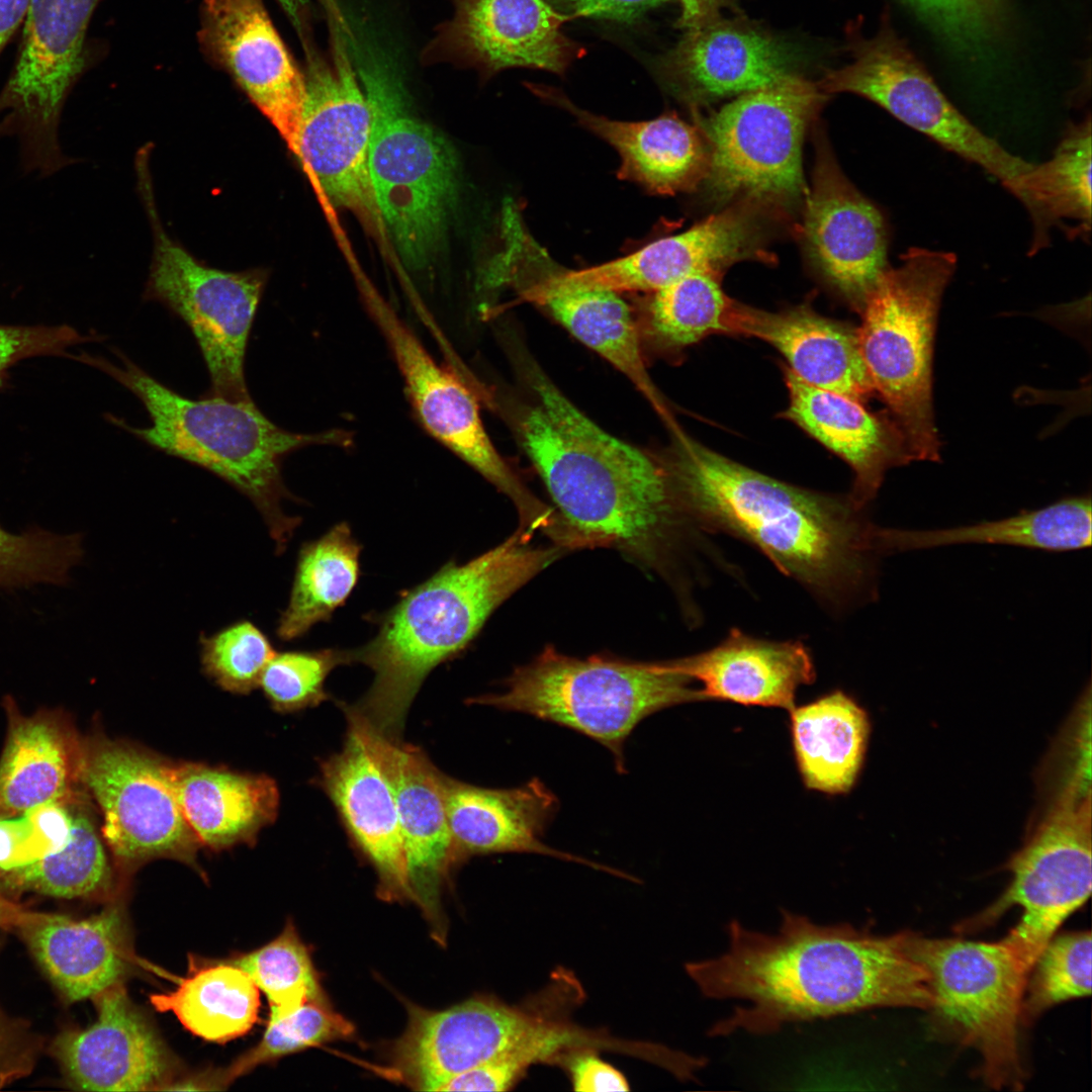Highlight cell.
I'll return each instance as SVG.
<instances>
[{
  "mask_svg": "<svg viewBox=\"0 0 1092 1092\" xmlns=\"http://www.w3.org/2000/svg\"><path fill=\"white\" fill-rule=\"evenodd\" d=\"M552 260L533 239H518L503 264L504 286L545 308L577 340L627 376L659 411L662 403L646 370L631 310L612 291L577 287L556 280Z\"/></svg>",
  "mask_w": 1092,
  "mask_h": 1092,
  "instance_id": "cell-21",
  "label": "cell"
},
{
  "mask_svg": "<svg viewBox=\"0 0 1092 1092\" xmlns=\"http://www.w3.org/2000/svg\"><path fill=\"white\" fill-rule=\"evenodd\" d=\"M318 784L336 807L351 841L374 868L379 895L387 900L412 898L391 786L353 723L348 722L341 751L322 762Z\"/></svg>",
  "mask_w": 1092,
  "mask_h": 1092,
  "instance_id": "cell-25",
  "label": "cell"
},
{
  "mask_svg": "<svg viewBox=\"0 0 1092 1092\" xmlns=\"http://www.w3.org/2000/svg\"><path fill=\"white\" fill-rule=\"evenodd\" d=\"M1 877L10 888L62 899L102 896L112 885L103 844L91 818L81 811L71 812L63 843Z\"/></svg>",
  "mask_w": 1092,
  "mask_h": 1092,
  "instance_id": "cell-41",
  "label": "cell"
},
{
  "mask_svg": "<svg viewBox=\"0 0 1092 1092\" xmlns=\"http://www.w3.org/2000/svg\"><path fill=\"white\" fill-rule=\"evenodd\" d=\"M443 789L447 821L460 860L476 854L532 852L620 874L542 841L558 800L538 779L518 788L487 789L444 775Z\"/></svg>",
  "mask_w": 1092,
  "mask_h": 1092,
  "instance_id": "cell-28",
  "label": "cell"
},
{
  "mask_svg": "<svg viewBox=\"0 0 1092 1092\" xmlns=\"http://www.w3.org/2000/svg\"><path fill=\"white\" fill-rule=\"evenodd\" d=\"M143 194L154 229L147 297L160 301L191 331L209 375L204 395L251 400L245 358L266 274L224 271L199 262L169 238L154 203Z\"/></svg>",
  "mask_w": 1092,
  "mask_h": 1092,
  "instance_id": "cell-13",
  "label": "cell"
},
{
  "mask_svg": "<svg viewBox=\"0 0 1092 1092\" xmlns=\"http://www.w3.org/2000/svg\"><path fill=\"white\" fill-rule=\"evenodd\" d=\"M92 1000L94 1022L64 1029L50 1046L65 1083L83 1091L159 1089L169 1074L170 1058L123 983Z\"/></svg>",
  "mask_w": 1092,
  "mask_h": 1092,
  "instance_id": "cell-23",
  "label": "cell"
},
{
  "mask_svg": "<svg viewBox=\"0 0 1092 1092\" xmlns=\"http://www.w3.org/2000/svg\"><path fill=\"white\" fill-rule=\"evenodd\" d=\"M1091 932L1054 935L1033 962L1024 987L1021 1018L1031 1020L1049 1008L1091 993Z\"/></svg>",
  "mask_w": 1092,
  "mask_h": 1092,
  "instance_id": "cell-45",
  "label": "cell"
},
{
  "mask_svg": "<svg viewBox=\"0 0 1092 1092\" xmlns=\"http://www.w3.org/2000/svg\"><path fill=\"white\" fill-rule=\"evenodd\" d=\"M778 349L804 382L861 401L874 386L860 354L857 331L809 307L766 312L734 303L730 332Z\"/></svg>",
  "mask_w": 1092,
  "mask_h": 1092,
  "instance_id": "cell-31",
  "label": "cell"
},
{
  "mask_svg": "<svg viewBox=\"0 0 1092 1092\" xmlns=\"http://www.w3.org/2000/svg\"><path fill=\"white\" fill-rule=\"evenodd\" d=\"M909 953L923 966L933 996L932 1023L941 1035L973 1048L993 1088L1022 1087L1018 1024L1027 971L1000 939L927 938L904 931Z\"/></svg>",
  "mask_w": 1092,
  "mask_h": 1092,
  "instance_id": "cell-9",
  "label": "cell"
},
{
  "mask_svg": "<svg viewBox=\"0 0 1092 1092\" xmlns=\"http://www.w3.org/2000/svg\"><path fill=\"white\" fill-rule=\"evenodd\" d=\"M803 235L826 280L860 310L889 268L888 225L882 211L843 176L827 148L818 150L807 193Z\"/></svg>",
  "mask_w": 1092,
  "mask_h": 1092,
  "instance_id": "cell-20",
  "label": "cell"
},
{
  "mask_svg": "<svg viewBox=\"0 0 1092 1092\" xmlns=\"http://www.w3.org/2000/svg\"><path fill=\"white\" fill-rule=\"evenodd\" d=\"M41 1041L22 1019L0 1008V1088L31 1073Z\"/></svg>",
  "mask_w": 1092,
  "mask_h": 1092,
  "instance_id": "cell-52",
  "label": "cell"
},
{
  "mask_svg": "<svg viewBox=\"0 0 1092 1092\" xmlns=\"http://www.w3.org/2000/svg\"><path fill=\"white\" fill-rule=\"evenodd\" d=\"M181 811L200 844L222 849L251 841L276 818L279 795L273 780L203 764L173 765Z\"/></svg>",
  "mask_w": 1092,
  "mask_h": 1092,
  "instance_id": "cell-33",
  "label": "cell"
},
{
  "mask_svg": "<svg viewBox=\"0 0 1092 1092\" xmlns=\"http://www.w3.org/2000/svg\"><path fill=\"white\" fill-rule=\"evenodd\" d=\"M681 8L678 25L688 29L714 18L726 0H678Z\"/></svg>",
  "mask_w": 1092,
  "mask_h": 1092,
  "instance_id": "cell-55",
  "label": "cell"
},
{
  "mask_svg": "<svg viewBox=\"0 0 1092 1092\" xmlns=\"http://www.w3.org/2000/svg\"><path fill=\"white\" fill-rule=\"evenodd\" d=\"M824 95L816 84L787 75L743 93L704 121L706 178L720 198L788 205L806 193L802 144Z\"/></svg>",
  "mask_w": 1092,
  "mask_h": 1092,
  "instance_id": "cell-10",
  "label": "cell"
},
{
  "mask_svg": "<svg viewBox=\"0 0 1092 1092\" xmlns=\"http://www.w3.org/2000/svg\"><path fill=\"white\" fill-rule=\"evenodd\" d=\"M293 26L303 33L305 19L307 16L309 0H277Z\"/></svg>",
  "mask_w": 1092,
  "mask_h": 1092,
  "instance_id": "cell-58",
  "label": "cell"
},
{
  "mask_svg": "<svg viewBox=\"0 0 1092 1092\" xmlns=\"http://www.w3.org/2000/svg\"><path fill=\"white\" fill-rule=\"evenodd\" d=\"M356 52L372 110L368 167L374 200L401 259L422 268L442 244L456 203V156L413 111L388 63L363 55L358 46Z\"/></svg>",
  "mask_w": 1092,
  "mask_h": 1092,
  "instance_id": "cell-6",
  "label": "cell"
},
{
  "mask_svg": "<svg viewBox=\"0 0 1092 1092\" xmlns=\"http://www.w3.org/2000/svg\"><path fill=\"white\" fill-rule=\"evenodd\" d=\"M692 682L663 663L579 659L548 646L513 671L503 693L470 698L468 703L527 713L578 731L606 746L623 774L624 743L644 718L704 701Z\"/></svg>",
  "mask_w": 1092,
  "mask_h": 1092,
  "instance_id": "cell-7",
  "label": "cell"
},
{
  "mask_svg": "<svg viewBox=\"0 0 1092 1092\" xmlns=\"http://www.w3.org/2000/svg\"><path fill=\"white\" fill-rule=\"evenodd\" d=\"M542 1062L544 1056L538 1050L504 1053L455 1076L439 1091H507L528 1068Z\"/></svg>",
  "mask_w": 1092,
  "mask_h": 1092,
  "instance_id": "cell-51",
  "label": "cell"
},
{
  "mask_svg": "<svg viewBox=\"0 0 1092 1092\" xmlns=\"http://www.w3.org/2000/svg\"><path fill=\"white\" fill-rule=\"evenodd\" d=\"M203 670L222 689L247 694L259 686L274 656L268 637L255 624L242 620L200 637Z\"/></svg>",
  "mask_w": 1092,
  "mask_h": 1092,
  "instance_id": "cell-48",
  "label": "cell"
},
{
  "mask_svg": "<svg viewBox=\"0 0 1092 1092\" xmlns=\"http://www.w3.org/2000/svg\"><path fill=\"white\" fill-rule=\"evenodd\" d=\"M242 969L268 999L269 1016L286 1014L326 997L307 946L292 921L263 946L230 961Z\"/></svg>",
  "mask_w": 1092,
  "mask_h": 1092,
  "instance_id": "cell-43",
  "label": "cell"
},
{
  "mask_svg": "<svg viewBox=\"0 0 1092 1092\" xmlns=\"http://www.w3.org/2000/svg\"><path fill=\"white\" fill-rule=\"evenodd\" d=\"M84 341L88 338L66 325H0V388L8 369L16 362L34 356L64 354L69 347Z\"/></svg>",
  "mask_w": 1092,
  "mask_h": 1092,
  "instance_id": "cell-50",
  "label": "cell"
},
{
  "mask_svg": "<svg viewBox=\"0 0 1092 1092\" xmlns=\"http://www.w3.org/2000/svg\"><path fill=\"white\" fill-rule=\"evenodd\" d=\"M536 402L522 414V446L559 510L572 547L606 546L663 568L685 525L666 466L610 435L539 368Z\"/></svg>",
  "mask_w": 1092,
  "mask_h": 1092,
  "instance_id": "cell-3",
  "label": "cell"
},
{
  "mask_svg": "<svg viewBox=\"0 0 1092 1092\" xmlns=\"http://www.w3.org/2000/svg\"><path fill=\"white\" fill-rule=\"evenodd\" d=\"M789 712L805 787L829 795L848 793L864 760L871 730L867 712L840 690Z\"/></svg>",
  "mask_w": 1092,
  "mask_h": 1092,
  "instance_id": "cell-34",
  "label": "cell"
},
{
  "mask_svg": "<svg viewBox=\"0 0 1092 1092\" xmlns=\"http://www.w3.org/2000/svg\"><path fill=\"white\" fill-rule=\"evenodd\" d=\"M663 664L698 681L704 701L787 711L795 707L799 688L816 678L812 654L802 641L758 638L737 628L708 650Z\"/></svg>",
  "mask_w": 1092,
  "mask_h": 1092,
  "instance_id": "cell-27",
  "label": "cell"
},
{
  "mask_svg": "<svg viewBox=\"0 0 1092 1092\" xmlns=\"http://www.w3.org/2000/svg\"><path fill=\"white\" fill-rule=\"evenodd\" d=\"M1091 527V499L1077 496L1011 518L973 526L931 531L881 528L880 542L884 552L959 543L1004 544L1068 551L1090 546Z\"/></svg>",
  "mask_w": 1092,
  "mask_h": 1092,
  "instance_id": "cell-38",
  "label": "cell"
},
{
  "mask_svg": "<svg viewBox=\"0 0 1092 1092\" xmlns=\"http://www.w3.org/2000/svg\"><path fill=\"white\" fill-rule=\"evenodd\" d=\"M664 76L693 99H716L774 84L787 56L767 34L716 18L690 28L660 63Z\"/></svg>",
  "mask_w": 1092,
  "mask_h": 1092,
  "instance_id": "cell-32",
  "label": "cell"
},
{
  "mask_svg": "<svg viewBox=\"0 0 1092 1092\" xmlns=\"http://www.w3.org/2000/svg\"><path fill=\"white\" fill-rule=\"evenodd\" d=\"M14 930L68 1003L93 999L129 972V929L119 904L80 919L27 910Z\"/></svg>",
  "mask_w": 1092,
  "mask_h": 1092,
  "instance_id": "cell-26",
  "label": "cell"
},
{
  "mask_svg": "<svg viewBox=\"0 0 1092 1092\" xmlns=\"http://www.w3.org/2000/svg\"><path fill=\"white\" fill-rule=\"evenodd\" d=\"M82 556L80 534L59 535L37 527L13 534L0 527V587L65 583Z\"/></svg>",
  "mask_w": 1092,
  "mask_h": 1092,
  "instance_id": "cell-46",
  "label": "cell"
},
{
  "mask_svg": "<svg viewBox=\"0 0 1092 1092\" xmlns=\"http://www.w3.org/2000/svg\"><path fill=\"white\" fill-rule=\"evenodd\" d=\"M350 664L348 649L322 648L275 653L259 681L275 710L293 712L330 698L325 682L339 665Z\"/></svg>",
  "mask_w": 1092,
  "mask_h": 1092,
  "instance_id": "cell-47",
  "label": "cell"
},
{
  "mask_svg": "<svg viewBox=\"0 0 1092 1092\" xmlns=\"http://www.w3.org/2000/svg\"><path fill=\"white\" fill-rule=\"evenodd\" d=\"M1007 869L1011 881L1005 892L962 929L987 926L1019 906L1018 923L1001 940L1029 972L1063 922L1090 897L1091 795L1062 789Z\"/></svg>",
  "mask_w": 1092,
  "mask_h": 1092,
  "instance_id": "cell-12",
  "label": "cell"
},
{
  "mask_svg": "<svg viewBox=\"0 0 1092 1092\" xmlns=\"http://www.w3.org/2000/svg\"><path fill=\"white\" fill-rule=\"evenodd\" d=\"M355 1033L350 1020L333 1009L327 997L305 1002L296 1009L269 1016L259 1042L237 1059L221 1075L231 1083L256 1067L323 1043L349 1039Z\"/></svg>",
  "mask_w": 1092,
  "mask_h": 1092,
  "instance_id": "cell-44",
  "label": "cell"
},
{
  "mask_svg": "<svg viewBox=\"0 0 1092 1092\" xmlns=\"http://www.w3.org/2000/svg\"><path fill=\"white\" fill-rule=\"evenodd\" d=\"M361 550L347 522L301 545L288 604L276 628L280 640H295L331 620L357 585Z\"/></svg>",
  "mask_w": 1092,
  "mask_h": 1092,
  "instance_id": "cell-39",
  "label": "cell"
},
{
  "mask_svg": "<svg viewBox=\"0 0 1092 1092\" xmlns=\"http://www.w3.org/2000/svg\"><path fill=\"white\" fill-rule=\"evenodd\" d=\"M759 243L752 211L731 208L625 256L624 270L636 289L654 292L690 274L720 273L736 261L753 258Z\"/></svg>",
  "mask_w": 1092,
  "mask_h": 1092,
  "instance_id": "cell-37",
  "label": "cell"
},
{
  "mask_svg": "<svg viewBox=\"0 0 1092 1092\" xmlns=\"http://www.w3.org/2000/svg\"><path fill=\"white\" fill-rule=\"evenodd\" d=\"M888 268L860 309L861 357L902 430L913 460L937 461L931 396L933 336L943 291L957 266L950 252L909 249Z\"/></svg>",
  "mask_w": 1092,
  "mask_h": 1092,
  "instance_id": "cell-8",
  "label": "cell"
},
{
  "mask_svg": "<svg viewBox=\"0 0 1092 1092\" xmlns=\"http://www.w3.org/2000/svg\"><path fill=\"white\" fill-rule=\"evenodd\" d=\"M821 87L877 103L940 147L980 166L1007 190L1033 165L1006 151L959 111L889 24L860 40L852 62L830 72Z\"/></svg>",
  "mask_w": 1092,
  "mask_h": 1092,
  "instance_id": "cell-16",
  "label": "cell"
},
{
  "mask_svg": "<svg viewBox=\"0 0 1092 1092\" xmlns=\"http://www.w3.org/2000/svg\"><path fill=\"white\" fill-rule=\"evenodd\" d=\"M26 912V909L9 901L0 893V928L14 930Z\"/></svg>",
  "mask_w": 1092,
  "mask_h": 1092,
  "instance_id": "cell-57",
  "label": "cell"
},
{
  "mask_svg": "<svg viewBox=\"0 0 1092 1092\" xmlns=\"http://www.w3.org/2000/svg\"><path fill=\"white\" fill-rule=\"evenodd\" d=\"M723 953L686 965L706 997L745 1003L712 1026L713 1036L765 1035L792 1022L933 1003L928 974L906 948L904 931L876 935L783 910L777 932L734 920Z\"/></svg>",
  "mask_w": 1092,
  "mask_h": 1092,
  "instance_id": "cell-1",
  "label": "cell"
},
{
  "mask_svg": "<svg viewBox=\"0 0 1092 1092\" xmlns=\"http://www.w3.org/2000/svg\"><path fill=\"white\" fill-rule=\"evenodd\" d=\"M439 43L485 73L524 67L565 73L583 48L561 30L570 16L545 0H453Z\"/></svg>",
  "mask_w": 1092,
  "mask_h": 1092,
  "instance_id": "cell-24",
  "label": "cell"
},
{
  "mask_svg": "<svg viewBox=\"0 0 1092 1092\" xmlns=\"http://www.w3.org/2000/svg\"><path fill=\"white\" fill-rule=\"evenodd\" d=\"M332 24L327 56L305 44L306 98L295 157L334 206L351 211L382 238L368 167L370 100L354 37L334 18Z\"/></svg>",
  "mask_w": 1092,
  "mask_h": 1092,
  "instance_id": "cell-11",
  "label": "cell"
},
{
  "mask_svg": "<svg viewBox=\"0 0 1092 1092\" xmlns=\"http://www.w3.org/2000/svg\"><path fill=\"white\" fill-rule=\"evenodd\" d=\"M719 272L700 271L654 292L648 305L650 334L668 348H684L714 333H729L734 301Z\"/></svg>",
  "mask_w": 1092,
  "mask_h": 1092,
  "instance_id": "cell-42",
  "label": "cell"
},
{
  "mask_svg": "<svg viewBox=\"0 0 1092 1092\" xmlns=\"http://www.w3.org/2000/svg\"><path fill=\"white\" fill-rule=\"evenodd\" d=\"M200 41L295 156L306 98L303 73L263 0H204Z\"/></svg>",
  "mask_w": 1092,
  "mask_h": 1092,
  "instance_id": "cell-19",
  "label": "cell"
},
{
  "mask_svg": "<svg viewBox=\"0 0 1092 1092\" xmlns=\"http://www.w3.org/2000/svg\"><path fill=\"white\" fill-rule=\"evenodd\" d=\"M569 16H588L620 22L639 19L665 0H548Z\"/></svg>",
  "mask_w": 1092,
  "mask_h": 1092,
  "instance_id": "cell-54",
  "label": "cell"
},
{
  "mask_svg": "<svg viewBox=\"0 0 1092 1092\" xmlns=\"http://www.w3.org/2000/svg\"><path fill=\"white\" fill-rule=\"evenodd\" d=\"M789 391L785 417L842 458L854 472L852 502L875 497L885 472L913 460L896 421L874 415L858 400L810 385L784 369Z\"/></svg>",
  "mask_w": 1092,
  "mask_h": 1092,
  "instance_id": "cell-29",
  "label": "cell"
},
{
  "mask_svg": "<svg viewBox=\"0 0 1092 1092\" xmlns=\"http://www.w3.org/2000/svg\"><path fill=\"white\" fill-rule=\"evenodd\" d=\"M519 530L483 554L449 561L374 616L378 629L364 645L348 649L349 663L373 672L355 704H342L370 729L401 740L408 709L429 673L459 656L489 616L515 592L562 554L560 546L535 547Z\"/></svg>",
  "mask_w": 1092,
  "mask_h": 1092,
  "instance_id": "cell-4",
  "label": "cell"
},
{
  "mask_svg": "<svg viewBox=\"0 0 1092 1092\" xmlns=\"http://www.w3.org/2000/svg\"><path fill=\"white\" fill-rule=\"evenodd\" d=\"M690 523L750 544L833 614L870 592L879 526L850 496L775 479L679 435L666 466Z\"/></svg>",
  "mask_w": 1092,
  "mask_h": 1092,
  "instance_id": "cell-2",
  "label": "cell"
},
{
  "mask_svg": "<svg viewBox=\"0 0 1092 1092\" xmlns=\"http://www.w3.org/2000/svg\"><path fill=\"white\" fill-rule=\"evenodd\" d=\"M535 95L572 114L586 129L619 154V177L651 193L674 194L706 178L709 151L697 126L675 114L643 121H622L579 108L559 90L527 84Z\"/></svg>",
  "mask_w": 1092,
  "mask_h": 1092,
  "instance_id": "cell-30",
  "label": "cell"
},
{
  "mask_svg": "<svg viewBox=\"0 0 1092 1092\" xmlns=\"http://www.w3.org/2000/svg\"><path fill=\"white\" fill-rule=\"evenodd\" d=\"M80 752L56 718L13 719L0 756V819L61 803L79 777Z\"/></svg>",
  "mask_w": 1092,
  "mask_h": 1092,
  "instance_id": "cell-35",
  "label": "cell"
},
{
  "mask_svg": "<svg viewBox=\"0 0 1092 1092\" xmlns=\"http://www.w3.org/2000/svg\"><path fill=\"white\" fill-rule=\"evenodd\" d=\"M30 0H0V54L22 25Z\"/></svg>",
  "mask_w": 1092,
  "mask_h": 1092,
  "instance_id": "cell-56",
  "label": "cell"
},
{
  "mask_svg": "<svg viewBox=\"0 0 1092 1092\" xmlns=\"http://www.w3.org/2000/svg\"><path fill=\"white\" fill-rule=\"evenodd\" d=\"M99 0H30L14 68L0 92V136L16 135L25 168L64 167L58 138L65 102L86 67V36Z\"/></svg>",
  "mask_w": 1092,
  "mask_h": 1092,
  "instance_id": "cell-14",
  "label": "cell"
},
{
  "mask_svg": "<svg viewBox=\"0 0 1092 1092\" xmlns=\"http://www.w3.org/2000/svg\"><path fill=\"white\" fill-rule=\"evenodd\" d=\"M346 717L363 735L391 786L412 899L435 924L439 935L440 892L452 867L461 861L446 816L444 775L421 748L383 737L353 715Z\"/></svg>",
  "mask_w": 1092,
  "mask_h": 1092,
  "instance_id": "cell-22",
  "label": "cell"
},
{
  "mask_svg": "<svg viewBox=\"0 0 1092 1092\" xmlns=\"http://www.w3.org/2000/svg\"><path fill=\"white\" fill-rule=\"evenodd\" d=\"M567 1071L573 1090L583 1092L629 1091L625 1076L602 1060L596 1049L579 1048L565 1053L557 1062Z\"/></svg>",
  "mask_w": 1092,
  "mask_h": 1092,
  "instance_id": "cell-53",
  "label": "cell"
},
{
  "mask_svg": "<svg viewBox=\"0 0 1092 1092\" xmlns=\"http://www.w3.org/2000/svg\"><path fill=\"white\" fill-rule=\"evenodd\" d=\"M535 1006L475 996L443 1010L407 1004L402 1034L389 1050L390 1071L418 1091H439L455 1076L500 1054L550 1048L567 1020Z\"/></svg>",
  "mask_w": 1092,
  "mask_h": 1092,
  "instance_id": "cell-17",
  "label": "cell"
},
{
  "mask_svg": "<svg viewBox=\"0 0 1092 1092\" xmlns=\"http://www.w3.org/2000/svg\"><path fill=\"white\" fill-rule=\"evenodd\" d=\"M173 765L135 746L95 738L81 745L79 777L103 816V835L124 873L160 857L195 864L201 845L176 798Z\"/></svg>",
  "mask_w": 1092,
  "mask_h": 1092,
  "instance_id": "cell-15",
  "label": "cell"
},
{
  "mask_svg": "<svg viewBox=\"0 0 1092 1092\" xmlns=\"http://www.w3.org/2000/svg\"><path fill=\"white\" fill-rule=\"evenodd\" d=\"M119 363L101 357L80 360L106 372L131 391L148 412L151 425L132 427L111 417L113 424L167 455L183 459L221 478L246 495L261 514L276 553H283L300 524L282 503L293 496L282 476L283 460L309 446L348 448L352 433L332 429L295 433L269 420L251 400L232 401L203 395L189 398L161 383L119 350Z\"/></svg>",
  "mask_w": 1092,
  "mask_h": 1092,
  "instance_id": "cell-5",
  "label": "cell"
},
{
  "mask_svg": "<svg viewBox=\"0 0 1092 1092\" xmlns=\"http://www.w3.org/2000/svg\"><path fill=\"white\" fill-rule=\"evenodd\" d=\"M365 301L401 376L405 395L422 428L509 496L521 526L542 524L549 508L520 482L490 441L473 390L438 363L412 329L371 290Z\"/></svg>",
  "mask_w": 1092,
  "mask_h": 1092,
  "instance_id": "cell-18",
  "label": "cell"
},
{
  "mask_svg": "<svg viewBox=\"0 0 1092 1092\" xmlns=\"http://www.w3.org/2000/svg\"><path fill=\"white\" fill-rule=\"evenodd\" d=\"M963 49L982 42L995 24L999 0H901Z\"/></svg>",
  "mask_w": 1092,
  "mask_h": 1092,
  "instance_id": "cell-49",
  "label": "cell"
},
{
  "mask_svg": "<svg viewBox=\"0 0 1092 1092\" xmlns=\"http://www.w3.org/2000/svg\"><path fill=\"white\" fill-rule=\"evenodd\" d=\"M151 1003L194 1035L219 1043L251 1030L261 1005L257 986L231 962L193 968L175 990L152 995Z\"/></svg>",
  "mask_w": 1092,
  "mask_h": 1092,
  "instance_id": "cell-40",
  "label": "cell"
},
{
  "mask_svg": "<svg viewBox=\"0 0 1092 1092\" xmlns=\"http://www.w3.org/2000/svg\"><path fill=\"white\" fill-rule=\"evenodd\" d=\"M1032 222L1029 255L1049 246L1051 231L1069 238L1091 232V119L1071 124L1052 158L1021 174L1008 190Z\"/></svg>",
  "mask_w": 1092,
  "mask_h": 1092,
  "instance_id": "cell-36",
  "label": "cell"
}]
</instances>
